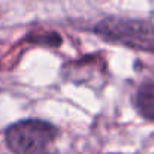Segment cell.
<instances>
[{
	"instance_id": "cell-3",
	"label": "cell",
	"mask_w": 154,
	"mask_h": 154,
	"mask_svg": "<svg viewBox=\"0 0 154 154\" xmlns=\"http://www.w3.org/2000/svg\"><path fill=\"white\" fill-rule=\"evenodd\" d=\"M133 102L144 118L154 120V81H147L138 88Z\"/></svg>"
},
{
	"instance_id": "cell-1",
	"label": "cell",
	"mask_w": 154,
	"mask_h": 154,
	"mask_svg": "<svg viewBox=\"0 0 154 154\" xmlns=\"http://www.w3.org/2000/svg\"><path fill=\"white\" fill-rule=\"evenodd\" d=\"M94 32L106 41L118 42L138 51L154 52V24L150 21L111 17L96 24Z\"/></svg>"
},
{
	"instance_id": "cell-2",
	"label": "cell",
	"mask_w": 154,
	"mask_h": 154,
	"mask_svg": "<svg viewBox=\"0 0 154 154\" xmlns=\"http://www.w3.org/2000/svg\"><path fill=\"white\" fill-rule=\"evenodd\" d=\"M5 136L14 154H50L57 130L44 120H21L11 124Z\"/></svg>"
}]
</instances>
